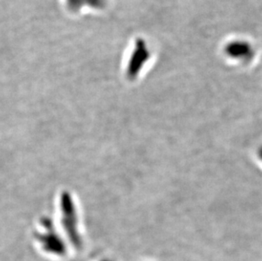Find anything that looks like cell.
I'll list each match as a JSON object with an SVG mask.
<instances>
[{
	"label": "cell",
	"mask_w": 262,
	"mask_h": 261,
	"mask_svg": "<svg viewBox=\"0 0 262 261\" xmlns=\"http://www.w3.org/2000/svg\"><path fill=\"white\" fill-rule=\"evenodd\" d=\"M45 227L46 232H43L42 234L38 235L37 237L42 249L50 254H55L57 256H64L67 253V248L64 242L62 241L60 236L57 234V232H55L53 227L48 225V222Z\"/></svg>",
	"instance_id": "cell-1"
},
{
	"label": "cell",
	"mask_w": 262,
	"mask_h": 261,
	"mask_svg": "<svg viewBox=\"0 0 262 261\" xmlns=\"http://www.w3.org/2000/svg\"><path fill=\"white\" fill-rule=\"evenodd\" d=\"M226 51L228 55L235 57V58H250L251 48L246 42H232L231 45H228Z\"/></svg>",
	"instance_id": "cell-2"
},
{
	"label": "cell",
	"mask_w": 262,
	"mask_h": 261,
	"mask_svg": "<svg viewBox=\"0 0 262 261\" xmlns=\"http://www.w3.org/2000/svg\"><path fill=\"white\" fill-rule=\"evenodd\" d=\"M138 44L139 45H138L137 50H139V55H138L136 59L134 58L133 61H132L131 67L129 70V74L133 76V77L138 74L140 67L143 66V63L145 61L146 59H148V52H147V50L144 47V42L140 41Z\"/></svg>",
	"instance_id": "cell-3"
},
{
	"label": "cell",
	"mask_w": 262,
	"mask_h": 261,
	"mask_svg": "<svg viewBox=\"0 0 262 261\" xmlns=\"http://www.w3.org/2000/svg\"><path fill=\"white\" fill-rule=\"evenodd\" d=\"M259 152H260V153H259V155H260V159H261L262 160V148H260V151H259Z\"/></svg>",
	"instance_id": "cell-4"
},
{
	"label": "cell",
	"mask_w": 262,
	"mask_h": 261,
	"mask_svg": "<svg viewBox=\"0 0 262 261\" xmlns=\"http://www.w3.org/2000/svg\"><path fill=\"white\" fill-rule=\"evenodd\" d=\"M102 261H112V260H110V259H104V260H102Z\"/></svg>",
	"instance_id": "cell-5"
}]
</instances>
